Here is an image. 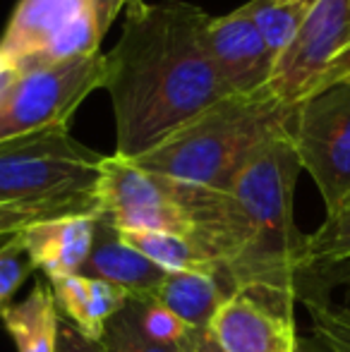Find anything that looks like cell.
<instances>
[{"mask_svg": "<svg viewBox=\"0 0 350 352\" xmlns=\"http://www.w3.org/2000/svg\"><path fill=\"white\" fill-rule=\"evenodd\" d=\"M303 170L288 130L266 140L228 190L180 185L175 195L192 223V240L226 271L235 292L250 290L293 311L305 269L293 195Z\"/></svg>", "mask_w": 350, "mask_h": 352, "instance_id": "6da1fadb", "label": "cell"}, {"mask_svg": "<svg viewBox=\"0 0 350 352\" xmlns=\"http://www.w3.org/2000/svg\"><path fill=\"white\" fill-rule=\"evenodd\" d=\"M209 14L182 0L127 3L122 34L106 53L116 156L151 151L216 101L230 96L204 48Z\"/></svg>", "mask_w": 350, "mask_h": 352, "instance_id": "7a4b0ae2", "label": "cell"}, {"mask_svg": "<svg viewBox=\"0 0 350 352\" xmlns=\"http://www.w3.org/2000/svg\"><path fill=\"white\" fill-rule=\"evenodd\" d=\"M293 111L295 106L278 101L269 89L230 94L132 163L180 185L228 190L250 156L288 130Z\"/></svg>", "mask_w": 350, "mask_h": 352, "instance_id": "3957f363", "label": "cell"}, {"mask_svg": "<svg viewBox=\"0 0 350 352\" xmlns=\"http://www.w3.org/2000/svg\"><path fill=\"white\" fill-rule=\"evenodd\" d=\"M103 158L67 130L0 142V204L98 216L96 185Z\"/></svg>", "mask_w": 350, "mask_h": 352, "instance_id": "277c9868", "label": "cell"}, {"mask_svg": "<svg viewBox=\"0 0 350 352\" xmlns=\"http://www.w3.org/2000/svg\"><path fill=\"white\" fill-rule=\"evenodd\" d=\"M120 8L118 0H19L0 38V51L22 72L98 56Z\"/></svg>", "mask_w": 350, "mask_h": 352, "instance_id": "5b68a950", "label": "cell"}, {"mask_svg": "<svg viewBox=\"0 0 350 352\" xmlns=\"http://www.w3.org/2000/svg\"><path fill=\"white\" fill-rule=\"evenodd\" d=\"M288 135L327 216L336 213L350 199V77L295 103Z\"/></svg>", "mask_w": 350, "mask_h": 352, "instance_id": "8992f818", "label": "cell"}, {"mask_svg": "<svg viewBox=\"0 0 350 352\" xmlns=\"http://www.w3.org/2000/svg\"><path fill=\"white\" fill-rule=\"evenodd\" d=\"M106 82V56L24 70L0 101V142L48 130H67L70 118Z\"/></svg>", "mask_w": 350, "mask_h": 352, "instance_id": "52a82bcc", "label": "cell"}, {"mask_svg": "<svg viewBox=\"0 0 350 352\" xmlns=\"http://www.w3.org/2000/svg\"><path fill=\"white\" fill-rule=\"evenodd\" d=\"M98 218L118 232L192 235V223L171 180L137 168L120 156H106L96 185Z\"/></svg>", "mask_w": 350, "mask_h": 352, "instance_id": "ba28073f", "label": "cell"}, {"mask_svg": "<svg viewBox=\"0 0 350 352\" xmlns=\"http://www.w3.org/2000/svg\"><path fill=\"white\" fill-rule=\"evenodd\" d=\"M350 46V0H312L298 34L274 63L269 91L295 106Z\"/></svg>", "mask_w": 350, "mask_h": 352, "instance_id": "9c48e42d", "label": "cell"}, {"mask_svg": "<svg viewBox=\"0 0 350 352\" xmlns=\"http://www.w3.org/2000/svg\"><path fill=\"white\" fill-rule=\"evenodd\" d=\"M201 38L230 94L266 91L274 70V56L245 5L221 17L209 14Z\"/></svg>", "mask_w": 350, "mask_h": 352, "instance_id": "30bf717a", "label": "cell"}, {"mask_svg": "<svg viewBox=\"0 0 350 352\" xmlns=\"http://www.w3.org/2000/svg\"><path fill=\"white\" fill-rule=\"evenodd\" d=\"M221 352H293V311L264 300L250 290L228 297L209 326Z\"/></svg>", "mask_w": 350, "mask_h": 352, "instance_id": "8fae6325", "label": "cell"}, {"mask_svg": "<svg viewBox=\"0 0 350 352\" xmlns=\"http://www.w3.org/2000/svg\"><path fill=\"white\" fill-rule=\"evenodd\" d=\"M80 274L120 287L130 300H151L166 278L164 269L127 245L120 232L103 218H96L91 252Z\"/></svg>", "mask_w": 350, "mask_h": 352, "instance_id": "7c38bea8", "label": "cell"}, {"mask_svg": "<svg viewBox=\"0 0 350 352\" xmlns=\"http://www.w3.org/2000/svg\"><path fill=\"white\" fill-rule=\"evenodd\" d=\"M98 216H65L41 221L22 230V242L34 266L46 274L48 280L80 274L94 242V228Z\"/></svg>", "mask_w": 350, "mask_h": 352, "instance_id": "4fadbf2b", "label": "cell"}, {"mask_svg": "<svg viewBox=\"0 0 350 352\" xmlns=\"http://www.w3.org/2000/svg\"><path fill=\"white\" fill-rule=\"evenodd\" d=\"M48 283L63 319H67L91 340H101L108 321L130 300L120 287L82 274L63 276Z\"/></svg>", "mask_w": 350, "mask_h": 352, "instance_id": "5bb4252c", "label": "cell"}, {"mask_svg": "<svg viewBox=\"0 0 350 352\" xmlns=\"http://www.w3.org/2000/svg\"><path fill=\"white\" fill-rule=\"evenodd\" d=\"M233 295L235 287L223 276L201 274V271H175V274H166L151 300L173 311L192 331H209L216 311Z\"/></svg>", "mask_w": 350, "mask_h": 352, "instance_id": "9a60e30c", "label": "cell"}, {"mask_svg": "<svg viewBox=\"0 0 350 352\" xmlns=\"http://www.w3.org/2000/svg\"><path fill=\"white\" fill-rule=\"evenodd\" d=\"M0 319L17 352H56L61 311L51 285L36 280L32 292L22 302L10 305Z\"/></svg>", "mask_w": 350, "mask_h": 352, "instance_id": "2e32d148", "label": "cell"}, {"mask_svg": "<svg viewBox=\"0 0 350 352\" xmlns=\"http://www.w3.org/2000/svg\"><path fill=\"white\" fill-rule=\"evenodd\" d=\"M120 237L130 247H135L140 254H144L149 261H154L159 269H164L166 274L201 271V274L223 276L228 280L226 271L187 235H175V232H120Z\"/></svg>", "mask_w": 350, "mask_h": 352, "instance_id": "e0dca14e", "label": "cell"}, {"mask_svg": "<svg viewBox=\"0 0 350 352\" xmlns=\"http://www.w3.org/2000/svg\"><path fill=\"white\" fill-rule=\"evenodd\" d=\"M309 5L312 0H250L245 3L266 48L274 56V63L298 34L305 14L309 12Z\"/></svg>", "mask_w": 350, "mask_h": 352, "instance_id": "ac0fdd59", "label": "cell"}, {"mask_svg": "<svg viewBox=\"0 0 350 352\" xmlns=\"http://www.w3.org/2000/svg\"><path fill=\"white\" fill-rule=\"evenodd\" d=\"M350 256V199L336 213L324 218V223L307 235L305 247V269L314 264H331ZM303 269V271H305Z\"/></svg>", "mask_w": 350, "mask_h": 352, "instance_id": "d6986e66", "label": "cell"}, {"mask_svg": "<svg viewBox=\"0 0 350 352\" xmlns=\"http://www.w3.org/2000/svg\"><path fill=\"white\" fill-rule=\"evenodd\" d=\"M101 345L106 352H182V345L156 343L142 331L140 309L135 300H127V305L108 321L101 336Z\"/></svg>", "mask_w": 350, "mask_h": 352, "instance_id": "ffe728a7", "label": "cell"}, {"mask_svg": "<svg viewBox=\"0 0 350 352\" xmlns=\"http://www.w3.org/2000/svg\"><path fill=\"white\" fill-rule=\"evenodd\" d=\"M36 271L27 247L22 242V232L5 240L0 245V316L12 305L14 292L22 287V283Z\"/></svg>", "mask_w": 350, "mask_h": 352, "instance_id": "44dd1931", "label": "cell"}, {"mask_svg": "<svg viewBox=\"0 0 350 352\" xmlns=\"http://www.w3.org/2000/svg\"><path fill=\"white\" fill-rule=\"evenodd\" d=\"M135 302H137V309H140L142 331L151 340L164 345H182L192 336L190 326L182 324L173 311L161 307L156 300H135Z\"/></svg>", "mask_w": 350, "mask_h": 352, "instance_id": "7402d4cb", "label": "cell"}, {"mask_svg": "<svg viewBox=\"0 0 350 352\" xmlns=\"http://www.w3.org/2000/svg\"><path fill=\"white\" fill-rule=\"evenodd\" d=\"M333 287H346V309L350 311V256L331 264H314L300 274L298 280V295L305 290H319L329 292Z\"/></svg>", "mask_w": 350, "mask_h": 352, "instance_id": "603a6c76", "label": "cell"}, {"mask_svg": "<svg viewBox=\"0 0 350 352\" xmlns=\"http://www.w3.org/2000/svg\"><path fill=\"white\" fill-rule=\"evenodd\" d=\"M53 218H65L63 213L51 209H32V206H12L0 204V245L17 232L27 230L29 226L41 221H53Z\"/></svg>", "mask_w": 350, "mask_h": 352, "instance_id": "cb8c5ba5", "label": "cell"}, {"mask_svg": "<svg viewBox=\"0 0 350 352\" xmlns=\"http://www.w3.org/2000/svg\"><path fill=\"white\" fill-rule=\"evenodd\" d=\"M56 352H106V350H103L101 340L87 338L80 329H75L70 321L61 316V324H58Z\"/></svg>", "mask_w": 350, "mask_h": 352, "instance_id": "d4e9b609", "label": "cell"}, {"mask_svg": "<svg viewBox=\"0 0 350 352\" xmlns=\"http://www.w3.org/2000/svg\"><path fill=\"white\" fill-rule=\"evenodd\" d=\"M346 77H350V46L336 58V60L331 63V65L327 67V70L322 72V77L317 79V84H314V89L309 94H314V91H319V89L329 87V84L341 82V79H346ZM305 98H307V96H305Z\"/></svg>", "mask_w": 350, "mask_h": 352, "instance_id": "484cf974", "label": "cell"}, {"mask_svg": "<svg viewBox=\"0 0 350 352\" xmlns=\"http://www.w3.org/2000/svg\"><path fill=\"white\" fill-rule=\"evenodd\" d=\"M19 77H22V67L0 51V101L8 96V91L17 84Z\"/></svg>", "mask_w": 350, "mask_h": 352, "instance_id": "4316f807", "label": "cell"}, {"mask_svg": "<svg viewBox=\"0 0 350 352\" xmlns=\"http://www.w3.org/2000/svg\"><path fill=\"white\" fill-rule=\"evenodd\" d=\"M182 352H221L209 331H192L190 338L182 343Z\"/></svg>", "mask_w": 350, "mask_h": 352, "instance_id": "83f0119b", "label": "cell"}, {"mask_svg": "<svg viewBox=\"0 0 350 352\" xmlns=\"http://www.w3.org/2000/svg\"><path fill=\"white\" fill-rule=\"evenodd\" d=\"M293 352H333L329 345H324L319 338H298Z\"/></svg>", "mask_w": 350, "mask_h": 352, "instance_id": "f1b7e54d", "label": "cell"}, {"mask_svg": "<svg viewBox=\"0 0 350 352\" xmlns=\"http://www.w3.org/2000/svg\"><path fill=\"white\" fill-rule=\"evenodd\" d=\"M118 3H122V5H125V3H130V0H118Z\"/></svg>", "mask_w": 350, "mask_h": 352, "instance_id": "f546056e", "label": "cell"}]
</instances>
